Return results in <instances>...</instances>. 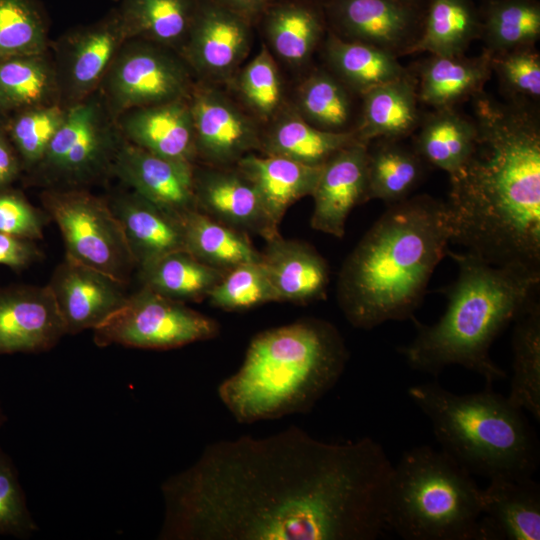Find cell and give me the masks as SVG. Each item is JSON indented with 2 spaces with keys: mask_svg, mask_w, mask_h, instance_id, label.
<instances>
[{
  "mask_svg": "<svg viewBox=\"0 0 540 540\" xmlns=\"http://www.w3.org/2000/svg\"><path fill=\"white\" fill-rule=\"evenodd\" d=\"M260 262L280 302L306 305L326 298L329 265L310 244L279 234L266 241Z\"/></svg>",
  "mask_w": 540,
  "mask_h": 540,
  "instance_id": "cell-21",
  "label": "cell"
},
{
  "mask_svg": "<svg viewBox=\"0 0 540 540\" xmlns=\"http://www.w3.org/2000/svg\"><path fill=\"white\" fill-rule=\"evenodd\" d=\"M326 56L335 74L361 95L408 74L398 57L376 46L343 39L331 33Z\"/></svg>",
  "mask_w": 540,
  "mask_h": 540,
  "instance_id": "cell-36",
  "label": "cell"
},
{
  "mask_svg": "<svg viewBox=\"0 0 540 540\" xmlns=\"http://www.w3.org/2000/svg\"><path fill=\"white\" fill-rule=\"evenodd\" d=\"M394 465L371 437L333 443L297 426L208 444L161 485L162 540H375Z\"/></svg>",
  "mask_w": 540,
  "mask_h": 540,
  "instance_id": "cell-1",
  "label": "cell"
},
{
  "mask_svg": "<svg viewBox=\"0 0 540 540\" xmlns=\"http://www.w3.org/2000/svg\"><path fill=\"white\" fill-rule=\"evenodd\" d=\"M309 1H311V0H309Z\"/></svg>",
  "mask_w": 540,
  "mask_h": 540,
  "instance_id": "cell-54",
  "label": "cell"
},
{
  "mask_svg": "<svg viewBox=\"0 0 540 540\" xmlns=\"http://www.w3.org/2000/svg\"><path fill=\"white\" fill-rule=\"evenodd\" d=\"M22 172L19 156L7 135L4 120H2L0 121V189L11 187Z\"/></svg>",
  "mask_w": 540,
  "mask_h": 540,
  "instance_id": "cell-49",
  "label": "cell"
},
{
  "mask_svg": "<svg viewBox=\"0 0 540 540\" xmlns=\"http://www.w3.org/2000/svg\"><path fill=\"white\" fill-rule=\"evenodd\" d=\"M240 90L247 103L261 116L271 115L281 101V82L276 64L263 47L240 76Z\"/></svg>",
  "mask_w": 540,
  "mask_h": 540,
  "instance_id": "cell-46",
  "label": "cell"
},
{
  "mask_svg": "<svg viewBox=\"0 0 540 540\" xmlns=\"http://www.w3.org/2000/svg\"><path fill=\"white\" fill-rule=\"evenodd\" d=\"M481 488L442 450L417 446L394 465L386 528L406 540H482Z\"/></svg>",
  "mask_w": 540,
  "mask_h": 540,
  "instance_id": "cell-7",
  "label": "cell"
},
{
  "mask_svg": "<svg viewBox=\"0 0 540 540\" xmlns=\"http://www.w3.org/2000/svg\"><path fill=\"white\" fill-rule=\"evenodd\" d=\"M480 32L481 14L473 0H427L421 32L410 53L464 55Z\"/></svg>",
  "mask_w": 540,
  "mask_h": 540,
  "instance_id": "cell-28",
  "label": "cell"
},
{
  "mask_svg": "<svg viewBox=\"0 0 540 540\" xmlns=\"http://www.w3.org/2000/svg\"><path fill=\"white\" fill-rule=\"evenodd\" d=\"M447 255L458 275L439 290L447 299L444 314L432 325L413 317L416 335L398 352L412 369L438 375L460 365L492 385L507 374L490 357V348L539 293L540 273L492 265L467 251L448 249Z\"/></svg>",
  "mask_w": 540,
  "mask_h": 540,
  "instance_id": "cell-4",
  "label": "cell"
},
{
  "mask_svg": "<svg viewBox=\"0 0 540 540\" xmlns=\"http://www.w3.org/2000/svg\"><path fill=\"white\" fill-rule=\"evenodd\" d=\"M397 1L423 9L427 0H397Z\"/></svg>",
  "mask_w": 540,
  "mask_h": 540,
  "instance_id": "cell-51",
  "label": "cell"
},
{
  "mask_svg": "<svg viewBox=\"0 0 540 540\" xmlns=\"http://www.w3.org/2000/svg\"><path fill=\"white\" fill-rule=\"evenodd\" d=\"M491 57L486 51L476 57L431 55L420 68L419 101L434 109L453 107L480 94L493 73Z\"/></svg>",
  "mask_w": 540,
  "mask_h": 540,
  "instance_id": "cell-27",
  "label": "cell"
},
{
  "mask_svg": "<svg viewBox=\"0 0 540 540\" xmlns=\"http://www.w3.org/2000/svg\"><path fill=\"white\" fill-rule=\"evenodd\" d=\"M324 12L341 38L376 46L397 57L410 53L423 20L422 8L397 0H327Z\"/></svg>",
  "mask_w": 540,
  "mask_h": 540,
  "instance_id": "cell-12",
  "label": "cell"
},
{
  "mask_svg": "<svg viewBox=\"0 0 540 540\" xmlns=\"http://www.w3.org/2000/svg\"><path fill=\"white\" fill-rule=\"evenodd\" d=\"M476 138L449 175L451 243L484 261L540 273V123L536 106L472 98Z\"/></svg>",
  "mask_w": 540,
  "mask_h": 540,
  "instance_id": "cell-2",
  "label": "cell"
},
{
  "mask_svg": "<svg viewBox=\"0 0 540 540\" xmlns=\"http://www.w3.org/2000/svg\"><path fill=\"white\" fill-rule=\"evenodd\" d=\"M192 114L196 159L207 165L236 164L260 138L252 123L226 98L212 90H196L189 102Z\"/></svg>",
  "mask_w": 540,
  "mask_h": 540,
  "instance_id": "cell-18",
  "label": "cell"
},
{
  "mask_svg": "<svg viewBox=\"0 0 540 540\" xmlns=\"http://www.w3.org/2000/svg\"><path fill=\"white\" fill-rule=\"evenodd\" d=\"M41 202L61 232L65 256L128 283L136 264L107 200L82 189L52 188Z\"/></svg>",
  "mask_w": 540,
  "mask_h": 540,
  "instance_id": "cell-8",
  "label": "cell"
},
{
  "mask_svg": "<svg viewBox=\"0 0 540 540\" xmlns=\"http://www.w3.org/2000/svg\"><path fill=\"white\" fill-rule=\"evenodd\" d=\"M65 112V106L54 103L26 109L4 119L5 130L23 171L31 173L40 163Z\"/></svg>",
  "mask_w": 540,
  "mask_h": 540,
  "instance_id": "cell-40",
  "label": "cell"
},
{
  "mask_svg": "<svg viewBox=\"0 0 540 540\" xmlns=\"http://www.w3.org/2000/svg\"><path fill=\"white\" fill-rule=\"evenodd\" d=\"M127 40L129 38L117 9L68 36L64 50L63 81L59 85L60 93L64 92L69 99V105L88 98L99 88Z\"/></svg>",
  "mask_w": 540,
  "mask_h": 540,
  "instance_id": "cell-20",
  "label": "cell"
},
{
  "mask_svg": "<svg viewBox=\"0 0 540 540\" xmlns=\"http://www.w3.org/2000/svg\"><path fill=\"white\" fill-rule=\"evenodd\" d=\"M413 149L431 167L456 171L471 152L476 125L473 118L466 117L453 107L435 108L421 118Z\"/></svg>",
  "mask_w": 540,
  "mask_h": 540,
  "instance_id": "cell-29",
  "label": "cell"
},
{
  "mask_svg": "<svg viewBox=\"0 0 540 540\" xmlns=\"http://www.w3.org/2000/svg\"><path fill=\"white\" fill-rule=\"evenodd\" d=\"M41 257L34 240L0 232V265L21 271Z\"/></svg>",
  "mask_w": 540,
  "mask_h": 540,
  "instance_id": "cell-48",
  "label": "cell"
},
{
  "mask_svg": "<svg viewBox=\"0 0 540 540\" xmlns=\"http://www.w3.org/2000/svg\"><path fill=\"white\" fill-rule=\"evenodd\" d=\"M138 269L143 286L185 304L208 298L226 274L200 262L186 250L168 253Z\"/></svg>",
  "mask_w": 540,
  "mask_h": 540,
  "instance_id": "cell-34",
  "label": "cell"
},
{
  "mask_svg": "<svg viewBox=\"0 0 540 540\" xmlns=\"http://www.w3.org/2000/svg\"><path fill=\"white\" fill-rule=\"evenodd\" d=\"M100 86L109 114L117 119L133 109L185 98L189 77L183 64L164 49L130 39L117 53Z\"/></svg>",
  "mask_w": 540,
  "mask_h": 540,
  "instance_id": "cell-11",
  "label": "cell"
},
{
  "mask_svg": "<svg viewBox=\"0 0 540 540\" xmlns=\"http://www.w3.org/2000/svg\"><path fill=\"white\" fill-rule=\"evenodd\" d=\"M110 172L132 191L182 219L197 210L194 164L167 159L124 139L114 155Z\"/></svg>",
  "mask_w": 540,
  "mask_h": 540,
  "instance_id": "cell-15",
  "label": "cell"
},
{
  "mask_svg": "<svg viewBox=\"0 0 540 540\" xmlns=\"http://www.w3.org/2000/svg\"><path fill=\"white\" fill-rule=\"evenodd\" d=\"M451 235L446 202L419 194L389 205L340 269L337 301L347 321L370 330L412 319Z\"/></svg>",
  "mask_w": 540,
  "mask_h": 540,
  "instance_id": "cell-3",
  "label": "cell"
},
{
  "mask_svg": "<svg viewBox=\"0 0 540 540\" xmlns=\"http://www.w3.org/2000/svg\"><path fill=\"white\" fill-rule=\"evenodd\" d=\"M491 65L509 101L535 106L540 98V56L534 46L494 54Z\"/></svg>",
  "mask_w": 540,
  "mask_h": 540,
  "instance_id": "cell-44",
  "label": "cell"
},
{
  "mask_svg": "<svg viewBox=\"0 0 540 540\" xmlns=\"http://www.w3.org/2000/svg\"><path fill=\"white\" fill-rule=\"evenodd\" d=\"M235 166L253 185L266 213L278 227L292 204L312 195L322 170V165H306L266 154H247Z\"/></svg>",
  "mask_w": 540,
  "mask_h": 540,
  "instance_id": "cell-25",
  "label": "cell"
},
{
  "mask_svg": "<svg viewBox=\"0 0 540 540\" xmlns=\"http://www.w3.org/2000/svg\"><path fill=\"white\" fill-rule=\"evenodd\" d=\"M512 379L507 399L540 420V301L536 294L514 320Z\"/></svg>",
  "mask_w": 540,
  "mask_h": 540,
  "instance_id": "cell-33",
  "label": "cell"
},
{
  "mask_svg": "<svg viewBox=\"0 0 540 540\" xmlns=\"http://www.w3.org/2000/svg\"><path fill=\"white\" fill-rule=\"evenodd\" d=\"M67 335L48 285L0 287V355L41 353Z\"/></svg>",
  "mask_w": 540,
  "mask_h": 540,
  "instance_id": "cell-14",
  "label": "cell"
},
{
  "mask_svg": "<svg viewBox=\"0 0 540 540\" xmlns=\"http://www.w3.org/2000/svg\"><path fill=\"white\" fill-rule=\"evenodd\" d=\"M102 98L66 107L64 119L36 168L31 172L48 185L78 186L110 172L120 139Z\"/></svg>",
  "mask_w": 540,
  "mask_h": 540,
  "instance_id": "cell-10",
  "label": "cell"
},
{
  "mask_svg": "<svg viewBox=\"0 0 540 540\" xmlns=\"http://www.w3.org/2000/svg\"><path fill=\"white\" fill-rule=\"evenodd\" d=\"M116 1H119V0H116Z\"/></svg>",
  "mask_w": 540,
  "mask_h": 540,
  "instance_id": "cell-53",
  "label": "cell"
},
{
  "mask_svg": "<svg viewBox=\"0 0 540 540\" xmlns=\"http://www.w3.org/2000/svg\"><path fill=\"white\" fill-rule=\"evenodd\" d=\"M46 222V212L35 208L21 192L0 189V232L35 241L43 238Z\"/></svg>",
  "mask_w": 540,
  "mask_h": 540,
  "instance_id": "cell-47",
  "label": "cell"
},
{
  "mask_svg": "<svg viewBox=\"0 0 540 540\" xmlns=\"http://www.w3.org/2000/svg\"><path fill=\"white\" fill-rule=\"evenodd\" d=\"M185 41L186 56L196 69L224 76L247 53L250 20L214 0H198Z\"/></svg>",
  "mask_w": 540,
  "mask_h": 540,
  "instance_id": "cell-19",
  "label": "cell"
},
{
  "mask_svg": "<svg viewBox=\"0 0 540 540\" xmlns=\"http://www.w3.org/2000/svg\"><path fill=\"white\" fill-rule=\"evenodd\" d=\"M185 250L200 262L223 272L249 262H259L261 252L249 235L195 210L182 219Z\"/></svg>",
  "mask_w": 540,
  "mask_h": 540,
  "instance_id": "cell-32",
  "label": "cell"
},
{
  "mask_svg": "<svg viewBox=\"0 0 540 540\" xmlns=\"http://www.w3.org/2000/svg\"><path fill=\"white\" fill-rule=\"evenodd\" d=\"M119 125L124 139L137 147L171 160H196L192 114L184 98L130 110Z\"/></svg>",
  "mask_w": 540,
  "mask_h": 540,
  "instance_id": "cell-22",
  "label": "cell"
},
{
  "mask_svg": "<svg viewBox=\"0 0 540 540\" xmlns=\"http://www.w3.org/2000/svg\"><path fill=\"white\" fill-rule=\"evenodd\" d=\"M299 103L303 118L313 126L344 132L351 117V101L342 83L323 72L311 75L302 85Z\"/></svg>",
  "mask_w": 540,
  "mask_h": 540,
  "instance_id": "cell-42",
  "label": "cell"
},
{
  "mask_svg": "<svg viewBox=\"0 0 540 540\" xmlns=\"http://www.w3.org/2000/svg\"><path fill=\"white\" fill-rule=\"evenodd\" d=\"M491 386L459 395L426 382L410 387L408 395L429 419L441 450L470 474L531 478L540 458L536 434L523 410Z\"/></svg>",
  "mask_w": 540,
  "mask_h": 540,
  "instance_id": "cell-6",
  "label": "cell"
},
{
  "mask_svg": "<svg viewBox=\"0 0 540 540\" xmlns=\"http://www.w3.org/2000/svg\"><path fill=\"white\" fill-rule=\"evenodd\" d=\"M361 119L354 130L359 141L400 140L420 121L417 87L408 74L370 89L363 95Z\"/></svg>",
  "mask_w": 540,
  "mask_h": 540,
  "instance_id": "cell-26",
  "label": "cell"
},
{
  "mask_svg": "<svg viewBox=\"0 0 540 540\" xmlns=\"http://www.w3.org/2000/svg\"><path fill=\"white\" fill-rule=\"evenodd\" d=\"M57 71L44 54L0 61V117L60 103Z\"/></svg>",
  "mask_w": 540,
  "mask_h": 540,
  "instance_id": "cell-30",
  "label": "cell"
},
{
  "mask_svg": "<svg viewBox=\"0 0 540 540\" xmlns=\"http://www.w3.org/2000/svg\"><path fill=\"white\" fill-rule=\"evenodd\" d=\"M207 299L212 306L225 311H242L280 302L260 261L244 263L226 272Z\"/></svg>",
  "mask_w": 540,
  "mask_h": 540,
  "instance_id": "cell-43",
  "label": "cell"
},
{
  "mask_svg": "<svg viewBox=\"0 0 540 540\" xmlns=\"http://www.w3.org/2000/svg\"><path fill=\"white\" fill-rule=\"evenodd\" d=\"M217 3L243 15L251 20L265 12L269 7L270 0H214Z\"/></svg>",
  "mask_w": 540,
  "mask_h": 540,
  "instance_id": "cell-50",
  "label": "cell"
},
{
  "mask_svg": "<svg viewBox=\"0 0 540 540\" xmlns=\"http://www.w3.org/2000/svg\"><path fill=\"white\" fill-rule=\"evenodd\" d=\"M196 208L212 219L265 241L279 235L248 179L235 167L194 166Z\"/></svg>",
  "mask_w": 540,
  "mask_h": 540,
  "instance_id": "cell-16",
  "label": "cell"
},
{
  "mask_svg": "<svg viewBox=\"0 0 540 540\" xmlns=\"http://www.w3.org/2000/svg\"><path fill=\"white\" fill-rule=\"evenodd\" d=\"M7 417L0 405V429ZM38 529L26 503L15 466L0 446V535L28 538Z\"/></svg>",
  "mask_w": 540,
  "mask_h": 540,
  "instance_id": "cell-45",
  "label": "cell"
},
{
  "mask_svg": "<svg viewBox=\"0 0 540 540\" xmlns=\"http://www.w3.org/2000/svg\"><path fill=\"white\" fill-rule=\"evenodd\" d=\"M219 332L213 318L142 285L93 330V340L99 347L169 350L214 339Z\"/></svg>",
  "mask_w": 540,
  "mask_h": 540,
  "instance_id": "cell-9",
  "label": "cell"
},
{
  "mask_svg": "<svg viewBox=\"0 0 540 540\" xmlns=\"http://www.w3.org/2000/svg\"><path fill=\"white\" fill-rule=\"evenodd\" d=\"M47 285L70 335L94 330L129 295L127 283L67 256L57 265Z\"/></svg>",
  "mask_w": 540,
  "mask_h": 540,
  "instance_id": "cell-13",
  "label": "cell"
},
{
  "mask_svg": "<svg viewBox=\"0 0 540 540\" xmlns=\"http://www.w3.org/2000/svg\"><path fill=\"white\" fill-rule=\"evenodd\" d=\"M348 359L332 323L301 318L256 334L217 395L240 424L305 414L336 385Z\"/></svg>",
  "mask_w": 540,
  "mask_h": 540,
  "instance_id": "cell-5",
  "label": "cell"
},
{
  "mask_svg": "<svg viewBox=\"0 0 540 540\" xmlns=\"http://www.w3.org/2000/svg\"><path fill=\"white\" fill-rule=\"evenodd\" d=\"M427 164L399 140L378 139L367 151V199L388 206L403 201L421 183Z\"/></svg>",
  "mask_w": 540,
  "mask_h": 540,
  "instance_id": "cell-31",
  "label": "cell"
},
{
  "mask_svg": "<svg viewBox=\"0 0 540 540\" xmlns=\"http://www.w3.org/2000/svg\"><path fill=\"white\" fill-rule=\"evenodd\" d=\"M482 540H539L540 487L526 479L493 478L481 489Z\"/></svg>",
  "mask_w": 540,
  "mask_h": 540,
  "instance_id": "cell-23",
  "label": "cell"
},
{
  "mask_svg": "<svg viewBox=\"0 0 540 540\" xmlns=\"http://www.w3.org/2000/svg\"><path fill=\"white\" fill-rule=\"evenodd\" d=\"M359 141L355 131L332 132L319 129L303 117L281 119L260 139L264 154L284 157L302 164L323 165L332 155Z\"/></svg>",
  "mask_w": 540,
  "mask_h": 540,
  "instance_id": "cell-35",
  "label": "cell"
},
{
  "mask_svg": "<svg viewBox=\"0 0 540 540\" xmlns=\"http://www.w3.org/2000/svg\"><path fill=\"white\" fill-rule=\"evenodd\" d=\"M309 0H287L265 10L266 31L275 52L285 61L302 63L322 36V10Z\"/></svg>",
  "mask_w": 540,
  "mask_h": 540,
  "instance_id": "cell-37",
  "label": "cell"
},
{
  "mask_svg": "<svg viewBox=\"0 0 540 540\" xmlns=\"http://www.w3.org/2000/svg\"><path fill=\"white\" fill-rule=\"evenodd\" d=\"M46 18L35 0H0V61L44 54Z\"/></svg>",
  "mask_w": 540,
  "mask_h": 540,
  "instance_id": "cell-41",
  "label": "cell"
},
{
  "mask_svg": "<svg viewBox=\"0 0 540 540\" xmlns=\"http://www.w3.org/2000/svg\"><path fill=\"white\" fill-rule=\"evenodd\" d=\"M4 120L3 118L0 117V121Z\"/></svg>",
  "mask_w": 540,
  "mask_h": 540,
  "instance_id": "cell-52",
  "label": "cell"
},
{
  "mask_svg": "<svg viewBox=\"0 0 540 540\" xmlns=\"http://www.w3.org/2000/svg\"><path fill=\"white\" fill-rule=\"evenodd\" d=\"M368 144L355 141L332 155L323 165L312 193L310 219L316 230L342 238L351 211L367 199Z\"/></svg>",
  "mask_w": 540,
  "mask_h": 540,
  "instance_id": "cell-17",
  "label": "cell"
},
{
  "mask_svg": "<svg viewBox=\"0 0 540 540\" xmlns=\"http://www.w3.org/2000/svg\"><path fill=\"white\" fill-rule=\"evenodd\" d=\"M480 14V37L491 55L532 47L540 37L538 0H489Z\"/></svg>",
  "mask_w": 540,
  "mask_h": 540,
  "instance_id": "cell-39",
  "label": "cell"
},
{
  "mask_svg": "<svg viewBox=\"0 0 540 540\" xmlns=\"http://www.w3.org/2000/svg\"><path fill=\"white\" fill-rule=\"evenodd\" d=\"M117 8L130 39L163 45L185 40L198 0H119Z\"/></svg>",
  "mask_w": 540,
  "mask_h": 540,
  "instance_id": "cell-38",
  "label": "cell"
},
{
  "mask_svg": "<svg viewBox=\"0 0 540 540\" xmlns=\"http://www.w3.org/2000/svg\"><path fill=\"white\" fill-rule=\"evenodd\" d=\"M107 202L121 225L136 267L141 268L168 253L185 250L180 218L134 191Z\"/></svg>",
  "mask_w": 540,
  "mask_h": 540,
  "instance_id": "cell-24",
  "label": "cell"
}]
</instances>
